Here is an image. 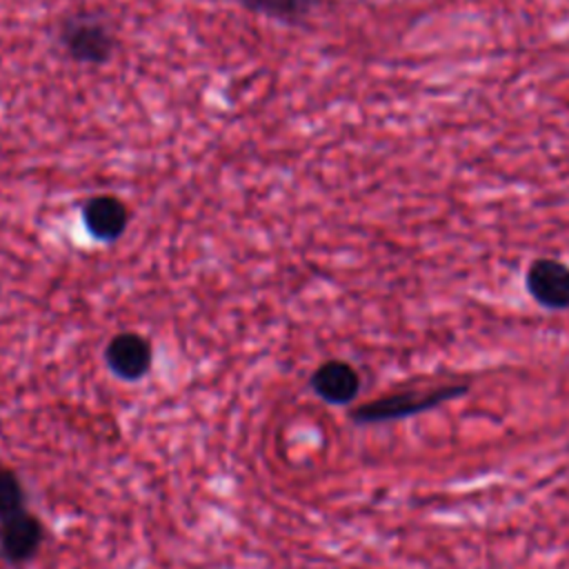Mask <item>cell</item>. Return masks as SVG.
Listing matches in <instances>:
<instances>
[{
	"label": "cell",
	"instance_id": "6da1fadb",
	"mask_svg": "<svg viewBox=\"0 0 569 569\" xmlns=\"http://www.w3.org/2000/svg\"><path fill=\"white\" fill-rule=\"evenodd\" d=\"M469 387H471L469 380L442 382L433 387H405L358 405L356 409L349 411V418L356 425H382V422L405 420L465 396Z\"/></svg>",
	"mask_w": 569,
	"mask_h": 569
},
{
	"label": "cell",
	"instance_id": "7a4b0ae2",
	"mask_svg": "<svg viewBox=\"0 0 569 569\" xmlns=\"http://www.w3.org/2000/svg\"><path fill=\"white\" fill-rule=\"evenodd\" d=\"M58 42L73 62L100 67L113 58L118 38L111 22L100 11L78 9L62 18Z\"/></svg>",
	"mask_w": 569,
	"mask_h": 569
},
{
	"label": "cell",
	"instance_id": "3957f363",
	"mask_svg": "<svg viewBox=\"0 0 569 569\" xmlns=\"http://www.w3.org/2000/svg\"><path fill=\"white\" fill-rule=\"evenodd\" d=\"M525 287L533 302L549 311L569 309V264L558 258H536L525 271Z\"/></svg>",
	"mask_w": 569,
	"mask_h": 569
},
{
	"label": "cell",
	"instance_id": "277c9868",
	"mask_svg": "<svg viewBox=\"0 0 569 569\" xmlns=\"http://www.w3.org/2000/svg\"><path fill=\"white\" fill-rule=\"evenodd\" d=\"M82 224L93 240L116 242L129 227V207L113 193H96L80 207Z\"/></svg>",
	"mask_w": 569,
	"mask_h": 569
},
{
	"label": "cell",
	"instance_id": "5b68a950",
	"mask_svg": "<svg viewBox=\"0 0 569 569\" xmlns=\"http://www.w3.org/2000/svg\"><path fill=\"white\" fill-rule=\"evenodd\" d=\"M44 538L42 522L27 509L0 520V556L11 565L31 560Z\"/></svg>",
	"mask_w": 569,
	"mask_h": 569
},
{
	"label": "cell",
	"instance_id": "8992f818",
	"mask_svg": "<svg viewBox=\"0 0 569 569\" xmlns=\"http://www.w3.org/2000/svg\"><path fill=\"white\" fill-rule=\"evenodd\" d=\"M104 360L118 378L136 382L149 373L153 351H151V345L140 333L122 331L107 342Z\"/></svg>",
	"mask_w": 569,
	"mask_h": 569
},
{
	"label": "cell",
	"instance_id": "52a82bcc",
	"mask_svg": "<svg viewBox=\"0 0 569 569\" xmlns=\"http://www.w3.org/2000/svg\"><path fill=\"white\" fill-rule=\"evenodd\" d=\"M313 393L329 405H349L360 393V373L347 360H325L309 378Z\"/></svg>",
	"mask_w": 569,
	"mask_h": 569
},
{
	"label": "cell",
	"instance_id": "ba28073f",
	"mask_svg": "<svg viewBox=\"0 0 569 569\" xmlns=\"http://www.w3.org/2000/svg\"><path fill=\"white\" fill-rule=\"evenodd\" d=\"M233 2L249 13L264 16L269 20L289 24V27L305 24L316 7V0H233Z\"/></svg>",
	"mask_w": 569,
	"mask_h": 569
},
{
	"label": "cell",
	"instance_id": "9c48e42d",
	"mask_svg": "<svg viewBox=\"0 0 569 569\" xmlns=\"http://www.w3.org/2000/svg\"><path fill=\"white\" fill-rule=\"evenodd\" d=\"M24 509V489L11 469H0V520Z\"/></svg>",
	"mask_w": 569,
	"mask_h": 569
}]
</instances>
